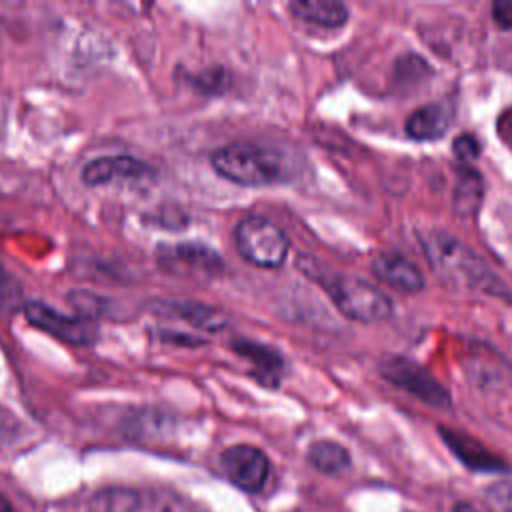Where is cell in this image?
<instances>
[{
  "instance_id": "obj_1",
  "label": "cell",
  "mask_w": 512,
  "mask_h": 512,
  "mask_svg": "<svg viewBox=\"0 0 512 512\" xmlns=\"http://www.w3.org/2000/svg\"><path fill=\"white\" fill-rule=\"evenodd\" d=\"M420 246L426 254L438 280L452 288L480 290L492 296H504L506 284L490 270V266L462 240L446 230H426L420 236Z\"/></svg>"
},
{
  "instance_id": "obj_2",
  "label": "cell",
  "mask_w": 512,
  "mask_h": 512,
  "mask_svg": "<svg viewBox=\"0 0 512 512\" xmlns=\"http://www.w3.org/2000/svg\"><path fill=\"white\" fill-rule=\"evenodd\" d=\"M210 164L222 178L240 186H268L286 178V162L280 152L252 142L216 148Z\"/></svg>"
},
{
  "instance_id": "obj_3",
  "label": "cell",
  "mask_w": 512,
  "mask_h": 512,
  "mask_svg": "<svg viewBox=\"0 0 512 512\" xmlns=\"http://www.w3.org/2000/svg\"><path fill=\"white\" fill-rule=\"evenodd\" d=\"M322 284L338 312L354 322H382L392 314L390 298L362 278L328 276Z\"/></svg>"
},
{
  "instance_id": "obj_4",
  "label": "cell",
  "mask_w": 512,
  "mask_h": 512,
  "mask_svg": "<svg viewBox=\"0 0 512 512\" xmlns=\"http://www.w3.org/2000/svg\"><path fill=\"white\" fill-rule=\"evenodd\" d=\"M240 256L258 268H280L288 256V238L282 228L264 216H244L234 228Z\"/></svg>"
},
{
  "instance_id": "obj_5",
  "label": "cell",
  "mask_w": 512,
  "mask_h": 512,
  "mask_svg": "<svg viewBox=\"0 0 512 512\" xmlns=\"http://www.w3.org/2000/svg\"><path fill=\"white\" fill-rule=\"evenodd\" d=\"M380 374L392 386L416 396L420 402L434 408H448L450 394L448 390L418 362L406 356H386L380 366Z\"/></svg>"
},
{
  "instance_id": "obj_6",
  "label": "cell",
  "mask_w": 512,
  "mask_h": 512,
  "mask_svg": "<svg viewBox=\"0 0 512 512\" xmlns=\"http://www.w3.org/2000/svg\"><path fill=\"white\" fill-rule=\"evenodd\" d=\"M24 314L32 326L70 346H88L98 336V328L90 318L66 316L44 302H28Z\"/></svg>"
},
{
  "instance_id": "obj_7",
  "label": "cell",
  "mask_w": 512,
  "mask_h": 512,
  "mask_svg": "<svg viewBox=\"0 0 512 512\" xmlns=\"http://www.w3.org/2000/svg\"><path fill=\"white\" fill-rule=\"evenodd\" d=\"M156 262L168 274L208 280L222 270V260L216 252L202 244H170L156 250Z\"/></svg>"
},
{
  "instance_id": "obj_8",
  "label": "cell",
  "mask_w": 512,
  "mask_h": 512,
  "mask_svg": "<svg viewBox=\"0 0 512 512\" xmlns=\"http://www.w3.org/2000/svg\"><path fill=\"white\" fill-rule=\"evenodd\" d=\"M220 464L228 480L244 492H258L264 488L270 472L268 456L250 444H236L222 452Z\"/></svg>"
},
{
  "instance_id": "obj_9",
  "label": "cell",
  "mask_w": 512,
  "mask_h": 512,
  "mask_svg": "<svg viewBox=\"0 0 512 512\" xmlns=\"http://www.w3.org/2000/svg\"><path fill=\"white\" fill-rule=\"evenodd\" d=\"M154 178V168L134 156H102L82 168L86 186H102L110 182H142Z\"/></svg>"
},
{
  "instance_id": "obj_10",
  "label": "cell",
  "mask_w": 512,
  "mask_h": 512,
  "mask_svg": "<svg viewBox=\"0 0 512 512\" xmlns=\"http://www.w3.org/2000/svg\"><path fill=\"white\" fill-rule=\"evenodd\" d=\"M372 274L400 292H420L424 288V276L420 268L398 252H382L370 262Z\"/></svg>"
},
{
  "instance_id": "obj_11",
  "label": "cell",
  "mask_w": 512,
  "mask_h": 512,
  "mask_svg": "<svg viewBox=\"0 0 512 512\" xmlns=\"http://www.w3.org/2000/svg\"><path fill=\"white\" fill-rule=\"evenodd\" d=\"M232 348L238 356L246 358L252 364V376L262 386L276 388L282 382L286 374V362L276 348L252 340H236L232 342Z\"/></svg>"
},
{
  "instance_id": "obj_12",
  "label": "cell",
  "mask_w": 512,
  "mask_h": 512,
  "mask_svg": "<svg viewBox=\"0 0 512 512\" xmlns=\"http://www.w3.org/2000/svg\"><path fill=\"white\" fill-rule=\"evenodd\" d=\"M438 434L442 436V440L446 442V446L454 452V456L470 470H478V472H498V470H506V462L500 460L496 454H492L488 448H484L478 440L458 432V430H450L440 426Z\"/></svg>"
},
{
  "instance_id": "obj_13",
  "label": "cell",
  "mask_w": 512,
  "mask_h": 512,
  "mask_svg": "<svg viewBox=\"0 0 512 512\" xmlns=\"http://www.w3.org/2000/svg\"><path fill=\"white\" fill-rule=\"evenodd\" d=\"M450 112L442 104H426L406 118V134L418 142H432L446 134Z\"/></svg>"
},
{
  "instance_id": "obj_14",
  "label": "cell",
  "mask_w": 512,
  "mask_h": 512,
  "mask_svg": "<svg viewBox=\"0 0 512 512\" xmlns=\"http://www.w3.org/2000/svg\"><path fill=\"white\" fill-rule=\"evenodd\" d=\"M288 10L294 18L322 28H338L348 20V8L336 0H296Z\"/></svg>"
},
{
  "instance_id": "obj_15",
  "label": "cell",
  "mask_w": 512,
  "mask_h": 512,
  "mask_svg": "<svg viewBox=\"0 0 512 512\" xmlns=\"http://www.w3.org/2000/svg\"><path fill=\"white\" fill-rule=\"evenodd\" d=\"M164 310L170 312L172 316H178L180 320H186L188 324H192L200 330H208V332L222 330L228 324V318L222 310L202 304V302H166Z\"/></svg>"
},
{
  "instance_id": "obj_16",
  "label": "cell",
  "mask_w": 512,
  "mask_h": 512,
  "mask_svg": "<svg viewBox=\"0 0 512 512\" xmlns=\"http://www.w3.org/2000/svg\"><path fill=\"white\" fill-rule=\"evenodd\" d=\"M484 198V182L478 170L470 166L458 168L454 186V212L460 216H472Z\"/></svg>"
},
{
  "instance_id": "obj_17",
  "label": "cell",
  "mask_w": 512,
  "mask_h": 512,
  "mask_svg": "<svg viewBox=\"0 0 512 512\" xmlns=\"http://www.w3.org/2000/svg\"><path fill=\"white\" fill-rule=\"evenodd\" d=\"M306 458L316 470L324 474H338L350 466L348 450L332 440H318L310 444Z\"/></svg>"
},
{
  "instance_id": "obj_18",
  "label": "cell",
  "mask_w": 512,
  "mask_h": 512,
  "mask_svg": "<svg viewBox=\"0 0 512 512\" xmlns=\"http://www.w3.org/2000/svg\"><path fill=\"white\" fill-rule=\"evenodd\" d=\"M140 496L130 488H104L88 504V512H136Z\"/></svg>"
},
{
  "instance_id": "obj_19",
  "label": "cell",
  "mask_w": 512,
  "mask_h": 512,
  "mask_svg": "<svg viewBox=\"0 0 512 512\" xmlns=\"http://www.w3.org/2000/svg\"><path fill=\"white\" fill-rule=\"evenodd\" d=\"M484 494L496 512H512V480L492 482Z\"/></svg>"
},
{
  "instance_id": "obj_20",
  "label": "cell",
  "mask_w": 512,
  "mask_h": 512,
  "mask_svg": "<svg viewBox=\"0 0 512 512\" xmlns=\"http://www.w3.org/2000/svg\"><path fill=\"white\" fill-rule=\"evenodd\" d=\"M452 152H454L456 158L462 160V162H474V160L480 156L482 148H480V142H478V138H476L474 134L464 132V134H460V136L454 138V142H452Z\"/></svg>"
},
{
  "instance_id": "obj_21",
  "label": "cell",
  "mask_w": 512,
  "mask_h": 512,
  "mask_svg": "<svg viewBox=\"0 0 512 512\" xmlns=\"http://www.w3.org/2000/svg\"><path fill=\"white\" fill-rule=\"evenodd\" d=\"M198 86H202L204 90H210V92H220L224 86H226V78H224V70L222 68H212V70H206L204 74H200L196 80H194Z\"/></svg>"
},
{
  "instance_id": "obj_22",
  "label": "cell",
  "mask_w": 512,
  "mask_h": 512,
  "mask_svg": "<svg viewBox=\"0 0 512 512\" xmlns=\"http://www.w3.org/2000/svg\"><path fill=\"white\" fill-rule=\"evenodd\" d=\"M492 18L500 28L512 30V0L494 2L492 4Z\"/></svg>"
},
{
  "instance_id": "obj_23",
  "label": "cell",
  "mask_w": 512,
  "mask_h": 512,
  "mask_svg": "<svg viewBox=\"0 0 512 512\" xmlns=\"http://www.w3.org/2000/svg\"><path fill=\"white\" fill-rule=\"evenodd\" d=\"M452 512H478L474 506H470V504H466V502H458L456 506H454V510Z\"/></svg>"
},
{
  "instance_id": "obj_24",
  "label": "cell",
  "mask_w": 512,
  "mask_h": 512,
  "mask_svg": "<svg viewBox=\"0 0 512 512\" xmlns=\"http://www.w3.org/2000/svg\"><path fill=\"white\" fill-rule=\"evenodd\" d=\"M0 512H16L14 508H12V504L0 494Z\"/></svg>"
},
{
  "instance_id": "obj_25",
  "label": "cell",
  "mask_w": 512,
  "mask_h": 512,
  "mask_svg": "<svg viewBox=\"0 0 512 512\" xmlns=\"http://www.w3.org/2000/svg\"><path fill=\"white\" fill-rule=\"evenodd\" d=\"M2 414H4V412H2V410H0V430H2V428H4V422H2Z\"/></svg>"
}]
</instances>
